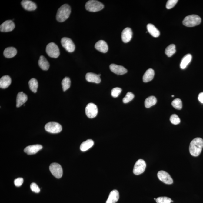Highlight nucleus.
I'll list each match as a JSON object with an SVG mask.
<instances>
[{
	"instance_id": "1",
	"label": "nucleus",
	"mask_w": 203,
	"mask_h": 203,
	"mask_svg": "<svg viewBox=\"0 0 203 203\" xmlns=\"http://www.w3.org/2000/svg\"><path fill=\"white\" fill-rule=\"evenodd\" d=\"M203 147V140L197 137L194 139L190 143L189 151L190 154L193 157H197L202 152Z\"/></svg>"
},
{
	"instance_id": "2",
	"label": "nucleus",
	"mask_w": 203,
	"mask_h": 203,
	"mask_svg": "<svg viewBox=\"0 0 203 203\" xmlns=\"http://www.w3.org/2000/svg\"><path fill=\"white\" fill-rule=\"evenodd\" d=\"M71 7L68 4H65L59 8L56 15V18L60 22H65L68 18L71 13Z\"/></svg>"
},
{
	"instance_id": "3",
	"label": "nucleus",
	"mask_w": 203,
	"mask_h": 203,
	"mask_svg": "<svg viewBox=\"0 0 203 203\" xmlns=\"http://www.w3.org/2000/svg\"><path fill=\"white\" fill-rule=\"evenodd\" d=\"M201 19L197 15H191L186 17L183 21V24L187 27H194L200 24Z\"/></svg>"
},
{
	"instance_id": "4",
	"label": "nucleus",
	"mask_w": 203,
	"mask_h": 203,
	"mask_svg": "<svg viewBox=\"0 0 203 203\" xmlns=\"http://www.w3.org/2000/svg\"><path fill=\"white\" fill-rule=\"evenodd\" d=\"M85 9L90 12H95L102 10L104 5L100 2L95 0H90L86 3Z\"/></svg>"
},
{
	"instance_id": "5",
	"label": "nucleus",
	"mask_w": 203,
	"mask_h": 203,
	"mask_svg": "<svg viewBox=\"0 0 203 203\" xmlns=\"http://www.w3.org/2000/svg\"><path fill=\"white\" fill-rule=\"evenodd\" d=\"M46 52L49 57L54 58H57L60 55L58 46L54 43L48 44L46 46Z\"/></svg>"
},
{
	"instance_id": "6",
	"label": "nucleus",
	"mask_w": 203,
	"mask_h": 203,
	"mask_svg": "<svg viewBox=\"0 0 203 203\" xmlns=\"http://www.w3.org/2000/svg\"><path fill=\"white\" fill-rule=\"evenodd\" d=\"M45 128L46 131L53 134L58 133L62 130V125L55 122H50L47 123L45 125Z\"/></svg>"
},
{
	"instance_id": "7",
	"label": "nucleus",
	"mask_w": 203,
	"mask_h": 203,
	"mask_svg": "<svg viewBox=\"0 0 203 203\" xmlns=\"http://www.w3.org/2000/svg\"><path fill=\"white\" fill-rule=\"evenodd\" d=\"M49 170L53 175L58 179L62 177L63 171L62 166L57 163H52L49 166Z\"/></svg>"
},
{
	"instance_id": "8",
	"label": "nucleus",
	"mask_w": 203,
	"mask_h": 203,
	"mask_svg": "<svg viewBox=\"0 0 203 203\" xmlns=\"http://www.w3.org/2000/svg\"><path fill=\"white\" fill-rule=\"evenodd\" d=\"M85 113L87 116L90 118H95L98 113V109L96 105L89 103L85 108Z\"/></svg>"
},
{
	"instance_id": "9",
	"label": "nucleus",
	"mask_w": 203,
	"mask_h": 203,
	"mask_svg": "<svg viewBox=\"0 0 203 203\" xmlns=\"http://www.w3.org/2000/svg\"><path fill=\"white\" fill-rule=\"evenodd\" d=\"M146 162L142 159H139L136 162L134 165L133 173L135 175H139L144 172L146 169Z\"/></svg>"
},
{
	"instance_id": "10",
	"label": "nucleus",
	"mask_w": 203,
	"mask_h": 203,
	"mask_svg": "<svg viewBox=\"0 0 203 203\" xmlns=\"http://www.w3.org/2000/svg\"><path fill=\"white\" fill-rule=\"evenodd\" d=\"M61 43L62 47L68 52L71 53L74 51L75 46L71 39L63 37L61 40Z\"/></svg>"
},
{
	"instance_id": "11",
	"label": "nucleus",
	"mask_w": 203,
	"mask_h": 203,
	"mask_svg": "<svg viewBox=\"0 0 203 203\" xmlns=\"http://www.w3.org/2000/svg\"><path fill=\"white\" fill-rule=\"evenodd\" d=\"M158 179L162 182L168 184H172L173 180L170 175L166 171H161L157 173Z\"/></svg>"
},
{
	"instance_id": "12",
	"label": "nucleus",
	"mask_w": 203,
	"mask_h": 203,
	"mask_svg": "<svg viewBox=\"0 0 203 203\" xmlns=\"http://www.w3.org/2000/svg\"><path fill=\"white\" fill-rule=\"evenodd\" d=\"M15 25L12 20H7L4 22L0 26V30L2 32H10L14 30Z\"/></svg>"
},
{
	"instance_id": "13",
	"label": "nucleus",
	"mask_w": 203,
	"mask_h": 203,
	"mask_svg": "<svg viewBox=\"0 0 203 203\" xmlns=\"http://www.w3.org/2000/svg\"><path fill=\"white\" fill-rule=\"evenodd\" d=\"M110 68L112 72L118 75H124L128 72L127 70L124 67L114 64L110 65Z\"/></svg>"
},
{
	"instance_id": "14",
	"label": "nucleus",
	"mask_w": 203,
	"mask_h": 203,
	"mask_svg": "<svg viewBox=\"0 0 203 203\" xmlns=\"http://www.w3.org/2000/svg\"><path fill=\"white\" fill-rule=\"evenodd\" d=\"M43 148V146L40 145H30L26 147L24 150L25 153L29 155L36 154L39 151Z\"/></svg>"
},
{
	"instance_id": "15",
	"label": "nucleus",
	"mask_w": 203,
	"mask_h": 203,
	"mask_svg": "<svg viewBox=\"0 0 203 203\" xmlns=\"http://www.w3.org/2000/svg\"><path fill=\"white\" fill-rule=\"evenodd\" d=\"M132 36V29L129 28H126L122 31L121 39L125 43H127L131 40Z\"/></svg>"
},
{
	"instance_id": "16",
	"label": "nucleus",
	"mask_w": 203,
	"mask_h": 203,
	"mask_svg": "<svg viewBox=\"0 0 203 203\" xmlns=\"http://www.w3.org/2000/svg\"><path fill=\"white\" fill-rule=\"evenodd\" d=\"M21 4L23 8L28 11L35 10L37 8L35 3L29 0H23L22 1Z\"/></svg>"
},
{
	"instance_id": "17",
	"label": "nucleus",
	"mask_w": 203,
	"mask_h": 203,
	"mask_svg": "<svg viewBox=\"0 0 203 203\" xmlns=\"http://www.w3.org/2000/svg\"><path fill=\"white\" fill-rule=\"evenodd\" d=\"M95 48L98 51L103 53L107 52L108 49L107 44L102 40H99L95 44Z\"/></svg>"
},
{
	"instance_id": "18",
	"label": "nucleus",
	"mask_w": 203,
	"mask_h": 203,
	"mask_svg": "<svg viewBox=\"0 0 203 203\" xmlns=\"http://www.w3.org/2000/svg\"><path fill=\"white\" fill-rule=\"evenodd\" d=\"M28 100V96L23 92H20L18 93L16 98V107L18 108L21 107Z\"/></svg>"
},
{
	"instance_id": "19",
	"label": "nucleus",
	"mask_w": 203,
	"mask_h": 203,
	"mask_svg": "<svg viewBox=\"0 0 203 203\" xmlns=\"http://www.w3.org/2000/svg\"><path fill=\"white\" fill-rule=\"evenodd\" d=\"M85 78L89 82L99 84L101 82L100 76L93 73H87L86 75Z\"/></svg>"
},
{
	"instance_id": "20",
	"label": "nucleus",
	"mask_w": 203,
	"mask_h": 203,
	"mask_svg": "<svg viewBox=\"0 0 203 203\" xmlns=\"http://www.w3.org/2000/svg\"><path fill=\"white\" fill-rule=\"evenodd\" d=\"M119 198V194L118 190H114L111 192L106 203H115Z\"/></svg>"
},
{
	"instance_id": "21",
	"label": "nucleus",
	"mask_w": 203,
	"mask_h": 203,
	"mask_svg": "<svg viewBox=\"0 0 203 203\" xmlns=\"http://www.w3.org/2000/svg\"><path fill=\"white\" fill-rule=\"evenodd\" d=\"M11 83L12 79L10 76H3L0 79V87L2 89L7 88L11 85Z\"/></svg>"
},
{
	"instance_id": "22",
	"label": "nucleus",
	"mask_w": 203,
	"mask_h": 203,
	"mask_svg": "<svg viewBox=\"0 0 203 203\" xmlns=\"http://www.w3.org/2000/svg\"><path fill=\"white\" fill-rule=\"evenodd\" d=\"M38 64L41 68L43 71H48L49 68V62L43 55L40 56L38 61Z\"/></svg>"
},
{
	"instance_id": "23",
	"label": "nucleus",
	"mask_w": 203,
	"mask_h": 203,
	"mask_svg": "<svg viewBox=\"0 0 203 203\" xmlns=\"http://www.w3.org/2000/svg\"><path fill=\"white\" fill-rule=\"evenodd\" d=\"M17 54V51L15 48L12 47L6 48L4 52V55L5 57L7 58H12L15 57Z\"/></svg>"
},
{
	"instance_id": "24",
	"label": "nucleus",
	"mask_w": 203,
	"mask_h": 203,
	"mask_svg": "<svg viewBox=\"0 0 203 203\" xmlns=\"http://www.w3.org/2000/svg\"><path fill=\"white\" fill-rule=\"evenodd\" d=\"M154 71L152 68H149V69L147 70L143 76V82H148L152 81L154 78Z\"/></svg>"
},
{
	"instance_id": "25",
	"label": "nucleus",
	"mask_w": 203,
	"mask_h": 203,
	"mask_svg": "<svg viewBox=\"0 0 203 203\" xmlns=\"http://www.w3.org/2000/svg\"><path fill=\"white\" fill-rule=\"evenodd\" d=\"M147 28L148 32L153 37L157 38L160 36V31L153 24L149 23L147 26Z\"/></svg>"
},
{
	"instance_id": "26",
	"label": "nucleus",
	"mask_w": 203,
	"mask_h": 203,
	"mask_svg": "<svg viewBox=\"0 0 203 203\" xmlns=\"http://www.w3.org/2000/svg\"><path fill=\"white\" fill-rule=\"evenodd\" d=\"M94 144V143L93 140L90 139L87 140L81 144L80 149L82 152H85L92 148Z\"/></svg>"
},
{
	"instance_id": "27",
	"label": "nucleus",
	"mask_w": 203,
	"mask_h": 203,
	"mask_svg": "<svg viewBox=\"0 0 203 203\" xmlns=\"http://www.w3.org/2000/svg\"><path fill=\"white\" fill-rule=\"evenodd\" d=\"M192 58V55L190 54H187L183 58L180 64V68L181 69H185L187 65L191 62Z\"/></svg>"
},
{
	"instance_id": "28",
	"label": "nucleus",
	"mask_w": 203,
	"mask_h": 203,
	"mask_svg": "<svg viewBox=\"0 0 203 203\" xmlns=\"http://www.w3.org/2000/svg\"><path fill=\"white\" fill-rule=\"evenodd\" d=\"M157 102V100L155 97L151 96L145 100V105L146 108H149L156 104Z\"/></svg>"
},
{
	"instance_id": "29",
	"label": "nucleus",
	"mask_w": 203,
	"mask_h": 203,
	"mask_svg": "<svg viewBox=\"0 0 203 203\" xmlns=\"http://www.w3.org/2000/svg\"><path fill=\"white\" fill-rule=\"evenodd\" d=\"M29 88L33 92L36 93L38 88V82L36 79L32 78L29 81Z\"/></svg>"
},
{
	"instance_id": "30",
	"label": "nucleus",
	"mask_w": 203,
	"mask_h": 203,
	"mask_svg": "<svg viewBox=\"0 0 203 203\" xmlns=\"http://www.w3.org/2000/svg\"><path fill=\"white\" fill-rule=\"evenodd\" d=\"M176 46L174 44H171L167 47L165 50V53L168 57H171L176 52Z\"/></svg>"
},
{
	"instance_id": "31",
	"label": "nucleus",
	"mask_w": 203,
	"mask_h": 203,
	"mask_svg": "<svg viewBox=\"0 0 203 203\" xmlns=\"http://www.w3.org/2000/svg\"><path fill=\"white\" fill-rule=\"evenodd\" d=\"M62 89L65 92L68 90L71 87V81L70 78L65 77L62 80Z\"/></svg>"
},
{
	"instance_id": "32",
	"label": "nucleus",
	"mask_w": 203,
	"mask_h": 203,
	"mask_svg": "<svg viewBox=\"0 0 203 203\" xmlns=\"http://www.w3.org/2000/svg\"><path fill=\"white\" fill-rule=\"evenodd\" d=\"M171 105L174 108L177 109V110H181L182 108V102L180 99H175L172 101Z\"/></svg>"
},
{
	"instance_id": "33",
	"label": "nucleus",
	"mask_w": 203,
	"mask_h": 203,
	"mask_svg": "<svg viewBox=\"0 0 203 203\" xmlns=\"http://www.w3.org/2000/svg\"><path fill=\"white\" fill-rule=\"evenodd\" d=\"M156 202L157 203H171L172 202V200L171 198L167 197H160L156 199Z\"/></svg>"
},
{
	"instance_id": "34",
	"label": "nucleus",
	"mask_w": 203,
	"mask_h": 203,
	"mask_svg": "<svg viewBox=\"0 0 203 203\" xmlns=\"http://www.w3.org/2000/svg\"><path fill=\"white\" fill-rule=\"evenodd\" d=\"M134 98V95L131 92H128L126 94V96L123 98V102L125 104H126L131 101Z\"/></svg>"
},
{
	"instance_id": "35",
	"label": "nucleus",
	"mask_w": 203,
	"mask_h": 203,
	"mask_svg": "<svg viewBox=\"0 0 203 203\" xmlns=\"http://www.w3.org/2000/svg\"><path fill=\"white\" fill-rule=\"evenodd\" d=\"M170 120L171 123L175 125L179 124L181 122L180 118L176 114H173L171 115L170 117Z\"/></svg>"
},
{
	"instance_id": "36",
	"label": "nucleus",
	"mask_w": 203,
	"mask_h": 203,
	"mask_svg": "<svg viewBox=\"0 0 203 203\" xmlns=\"http://www.w3.org/2000/svg\"><path fill=\"white\" fill-rule=\"evenodd\" d=\"M122 89L119 87H116L112 89L111 90V94L113 97L116 98L119 96L121 93Z\"/></svg>"
},
{
	"instance_id": "37",
	"label": "nucleus",
	"mask_w": 203,
	"mask_h": 203,
	"mask_svg": "<svg viewBox=\"0 0 203 203\" xmlns=\"http://www.w3.org/2000/svg\"><path fill=\"white\" fill-rule=\"evenodd\" d=\"M178 0H168L167 2L166 5V8L168 9H171L173 8L176 4H177Z\"/></svg>"
},
{
	"instance_id": "38",
	"label": "nucleus",
	"mask_w": 203,
	"mask_h": 203,
	"mask_svg": "<svg viewBox=\"0 0 203 203\" xmlns=\"http://www.w3.org/2000/svg\"><path fill=\"white\" fill-rule=\"evenodd\" d=\"M30 188L31 190L35 193H39L40 191V188L35 183H32L30 185Z\"/></svg>"
},
{
	"instance_id": "39",
	"label": "nucleus",
	"mask_w": 203,
	"mask_h": 203,
	"mask_svg": "<svg viewBox=\"0 0 203 203\" xmlns=\"http://www.w3.org/2000/svg\"><path fill=\"white\" fill-rule=\"evenodd\" d=\"M23 182V179L22 178H18L14 181V184L15 186L20 187L22 185Z\"/></svg>"
},
{
	"instance_id": "40",
	"label": "nucleus",
	"mask_w": 203,
	"mask_h": 203,
	"mask_svg": "<svg viewBox=\"0 0 203 203\" xmlns=\"http://www.w3.org/2000/svg\"><path fill=\"white\" fill-rule=\"evenodd\" d=\"M198 100L201 103L203 104V92L199 94L198 96Z\"/></svg>"
},
{
	"instance_id": "41",
	"label": "nucleus",
	"mask_w": 203,
	"mask_h": 203,
	"mask_svg": "<svg viewBox=\"0 0 203 203\" xmlns=\"http://www.w3.org/2000/svg\"><path fill=\"white\" fill-rule=\"evenodd\" d=\"M172 96V97H174V95H172V96Z\"/></svg>"
},
{
	"instance_id": "42",
	"label": "nucleus",
	"mask_w": 203,
	"mask_h": 203,
	"mask_svg": "<svg viewBox=\"0 0 203 203\" xmlns=\"http://www.w3.org/2000/svg\"><path fill=\"white\" fill-rule=\"evenodd\" d=\"M154 200H156V199H155V198H154Z\"/></svg>"
}]
</instances>
